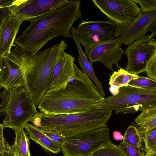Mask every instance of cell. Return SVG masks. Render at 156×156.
<instances>
[{
	"instance_id": "cell-10",
	"label": "cell",
	"mask_w": 156,
	"mask_h": 156,
	"mask_svg": "<svg viewBox=\"0 0 156 156\" xmlns=\"http://www.w3.org/2000/svg\"><path fill=\"white\" fill-rule=\"evenodd\" d=\"M156 20V10L148 13L141 12L131 22L116 26L114 37L121 44L129 45L136 40L147 42L146 35L151 25Z\"/></svg>"
},
{
	"instance_id": "cell-23",
	"label": "cell",
	"mask_w": 156,
	"mask_h": 156,
	"mask_svg": "<svg viewBox=\"0 0 156 156\" xmlns=\"http://www.w3.org/2000/svg\"><path fill=\"white\" fill-rule=\"evenodd\" d=\"M92 156H127L119 146L113 143L99 148L92 154Z\"/></svg>"
},
{
	"instance_id": "cell-28",
	"label": "cell",
	"mask_w": 156,
	"mask_h": 156,
	"mask_svg": "<svg viewBox=\"0 0 156 156\" xmlns=\"http://www.w3.org/2000/svg\"><path fill=\"white\" fill-rule=\"evenodd\" d=\"M140 6L141 12L148 13L156 10V0H133Z\"/></svg>"
},
{
	"instance_id": "cell-38",
	"label": "cell",
	"mask_w": 156,
	"mask_h": 156,
	"mask_svg": "<svg viewBox=\"0 0 156 156\" xmlns=\"http://www.w3.org/2000/svg\"><path fill=\"white\" fill-rule=\"evenodd\" d=\"M146 156L145 155V156Z\"/></svg>"
},
{
	"instance_id": "cell-17",
	"label": "cell",
	"mask_w": 156,
	"mask_h": 156,
	"mask_svg": "<svg viewBox=\"0 0 156 156\" xmlns=\"http://www.w3.org/2000/svg\"><path fill=\"white\" fill-rule=\"evenodd\" d=\"M24 128L29 138L39 144L47 152L57 154L62 151L61 144L51 140L44 133L41 129L33 123H28Z\"/></svg>"
},
{
	"instance_id": "cell-8",
	"label": "cell",
	"mask_w": 156,
	"mask_h": 156,
	"mask_svg": "<svg viewBox=\"0 0 156 156\" xmlns=\"http://www.w3.org/2000/svg\"><path fill=\"white\" fill-rule=\"evenodd\" d=\"M92 2L116 26L131 22L141 12L133 0H92Z\"/></svg>"
},
{
	"instance_id": "cell-2",
	"label": "cell",
	"mask_w": 156,
	"mask_h": 156,
	"mask_svg": "<svg viewBox=\"0 0 156 156\" xmlns=\"http://www.w3.org/2000/svg\"><path fill=\"white\" fill-rule=\"evenodd\" d=\"M80 0H67L48 12L30 21L29 27L16 39L19 46L33 54L50 40L58 37L72 39L70 30L73 23L82 19Z\"/></svg>"
},
{
	"instance_id": "cell-22",
	"label": "cell",
	"mask_w": 156,
	"mask_h": 156,
	"mask_svg": "<svg viewBox=\"0 0 156 156\" xmlns=\"http://www.w3.org/2000/svg\"><path fill=\"white\" fill-rule=\"evenodd\" d=\"M142 135L136 127L130 125L125 131L122 142L133 146L142 147Z\"/></svg>"
},
{
	"instance_id": "cell-26",
	"label": "cell",
	"mask_w": 156,
	"mask_h": 156,
	"mask_svg": "<svg viewBox=\"0 0 156 156\" xmlns=\"http://www.w3.org/2000/svg\"><path fill=\"white\" fill-rule=\"evenodd\" d=\"M128 85L147 88H156V81L147 77H140L131 80Z\"/></svg>"
},
{
	"instance_id": "cell-11",
	"label": "cell",
	"mask_w": 156,
	"mask_h": 156,
	"mask_svg": "<svg viewBox=\"0 0 156 156\" xmlns=\"http://www.w3.org/2000/svg\"><path fill=\"white\" fill-rule=\"evenodd\" d=\"M67 0H12L10 13L23 21L37 18L64 3Z\"/></svg>"
},
{
	"instance_id": "cell-33",
	"label": "cell",
	"mask_w": 156,
	"mask_h": 156,
	"mask_svg": "<svg viewBox=\"0 0 156 156\" xmlns=\"http://www.w3.org/2000/svg\"><path fill=\"white\" fill-rule=\"evenodd\" d=\"M147 42L154 45L156 48V33L153 35L148 36Z\"/></svg>"
},
{
	"instance_id": "cell-20",
	"label": "cell",
	"mask_w": 156,
	"mask_h": 156,
	"mask_svg": "<svg viewBox=\"0 0 156 156\" xmlns=\"http://www.w3.org/2000/svg\"><path fill=\"white\" fill-rule=\"evenodd\" d=\"M139 76L119 67L118 71H114L110 76L109 83L111 86L110 89H110V91L113 95L115 94L120 88L127 86L131 80Z\"/></svg>"
},
{
	"instance_id": "cell-1",
	"label": "cell",
	"mask_w": 156,
	"mask_h": 156,
	"mask_svg": "<svg viewBox=\"0 0 156 156\" xmlns=\"http://www.w3.org/2000/svg\"><path fill=\"white\" fill-rule=\"evenodd\" d=\"M75 75L64 88L48 90L37 106L41 112L58 115L97 110L105 98L94 83L75 64Z\"/></svg>"
},
{
	"instance_id": "cell-37",
	"label": "cell",
	"mask_w": 156,
	"mask_h": 156,
	"mask_svg": "<svg viewBox=\"0 0 156 156\" xmlns=\"http://www.w3.org/2000/svg\"><path fill=\"white\" fill-rule=\"evenodd\" d=\"M92 156V155H87V156Z\"/></svg>"
},
{
	"instance_id": "cell-15",
	"label": "cell",
	"mask_w": 156,
	"mask_h": 156,
	"mask_svg": "<svg viewBox=\"0 0 156 156\" xmlns=\"http://www.w3.org/2000/svg\"><path fill=\"white\" fill-rule=\"evenodd\" d=\"M0 88L24 87L23 74L19 66L5 57L0 56Z\"/></svg>"
},
{
	"instance_id": "cell-21",
	"label": "cell",
	"mask_w": 156,
	"mask_h": 156,
	"mask_svg": "<svg viewBox=\"0 0 156 156\" xmlns=\"http://www.w3.org/2000/svg\"><path fill=\"white\" fill-rule=\"evenodd\" d=\"M15 140L11 147L16 156H31L29 138L23 129L15 132Z\"/></svg>"
},
{
	"instance_id": "cell-31",
	"label": "cell",
	"mask_w": 156,
	"mask_h": 156,
	"mask_svg": "<svg viewBox=\"0 0 156 156\" xmlns=\"http://www.w3.org/2000/svg\"><path fill=\"white\" fill-rule=\"evenodd\" d=\"M4 128L3 124L0 125V153L1 154L3 153L6 149L5 146L6 144L8 143L6 142L3 134V131Z\"/></svg>"
},
{
	"instance_id": "cell-34",
	"label": "cell",
	"mask_w": 156,
	"mask_h": 156,
	"mask_svg": "<svg viewBox=\"0 0 156 156\" xmlns=\"http://www.w3.org/2000/svg\"><path fill=\"white\" fill-rule=\"evenodd\" d=\"M113 137L116 140H122L123 139V136L122 134L118 131H114L113 133Z\"/></svg>"
},
{
	"instance_id": "cell-19",
	"label": "cell",
	"mask_w": 156,
	"mask_h": 156,
	"mask_svg": "<svg viewBox=\"0 0 156 156\" xmlns=\"http://www.w3.org/2000/svg\"><path fill=\"white\" fill-rule=\"evenodd\" d=\"M139 126V132L142 135L144 133L156 127V105L146 108L135 119Z\"/></svg>"
},
{
	"instance_id": "cell-16",
	"label": "cell",
	"mask_w": 156,
	"mask_h": 156,
	"mask_svg": "<svg viewBox=\"0 0 156 156\" xmlns=\"http://www.w3.org/2000/svg\"><path fill=\"white\" fill-rule=\"evenodd\" d=\"M70 33L77 48L79 55L77 60L80 68V70L94 83L99 92L103 97L105 95L102 83L96 75L94 71L92 64L87 58L83 51L78 40L77 29L73 27L70 30Z\"/></svg>"
},
{
	"instance_id": "cell-12",
	"label": "cell",
	"mask_w": 156,
	"mask_h": 156,
	"mask_svg": "<svg viewBox=\"0 0 156 156\" xmlns=\"http://www.w3.org/2000/svg\"><path fill=\"white\" fill-rule=\"evenodd\" d=\"M156 48L148 42L136 40L128 45L124 51L127 59L125 69L138 75L145 72L147 64L155 52Z\"/></svg>"
},
{
	"instance_id": "cell-27",
	"label": "cell",
	"mask_w": 156,
	"mask_h": 156,
	"mask_svg": "<svg viewBox=\"0 0 156 156\" xmlns=\"http://www.w3.org/2000/svg\"><path fill=\"white\" fill-rule=\"evenodd\" d=\"M119 146L127 156H144L142 147L133 146L122 142Z\"/></svg>"
},
{
	"instance_id": "cell-18",
	"label": "cell",
	"mask_w": 156,
	"mask_h": 156,
	"mask_svg": "<svg viewBox=\"0 0 156 156\" xmlns=\"http://www.w3.org/2000/svg\"><path fill=\"white\" fill-rule=\"evenodd\" d=\"M116 25L112 22L107 21L82 20L77 29L78 32L90 33L108 37L114 34Z\"/></svg>"
},
{
	"instance_id": "cell-13",
	"label": "cell",
	"mask_w": 156,
	"mask_h": 156,
	"mask_svg": "<svg viewBox=\"0 0 156 156\" xmlns=\"http://www.w3.org/2000/svg\"><path fill=\"white\" fill-rule=\"evenodd\" d=\"M75 58L64 52L52 71L49 82V90L65 88L70 80L75 75Z\"/></svg>"
},
{
	"instance_id": "cell-35",
	"label": "cell",
	"mask_w": 156,
	"mask_h": 156,
	"mask_svg": "<svg viewBox=\"0 0 156 156\" xmlns=\"http://www.w3.org/2000/svg\"><path fill=\"white\" fill-rule=\"evenodd\" d=\"M148 31H151V35H153L156 33V20L151 25Z\"/></svg>"
},
{
	"instance_id": "cell-5",
	"label": "cell",
	"mask_w": 156,
	"mask_h": 156,
	"mask_svg": "<svg viewBox=\"0 0 156 156\" xmlns=\"http://www.w3.org/2000/svg\"><path fill=\"white\" fill-rule=\"evenodd\" d=\"M0 115L4 127L15 132L24 129L38 112L24 87L4 89L0 93Z\"/></svg>"
},
{
	"instance_id": "cell-14",
	"label": "cell",
	"mask_w": 156,
	"mask_h": 156,
	"mask_svg": "<svg viewBox=\"0 0 156 156\" xmlns=\"http://www.w3.org/2000/svg\"><path fill=\"white\" fill-rule=\"evenodd\" d=\"M23 21L11 13L0 21V56L4 57L10 53Z\"/></svg>"
},
{
	"instance_id": "cell-3",
	"label": "cell",
	"mask_w": 156,
	"mask_h": 156,
	"mask_svg": "<svg viewBox=\"0 0 156 156\" xmlns=\"http://www.w3.org/2000/svg\"><path fill=\"white\" fill-rule=\"evenodd\" d=\"M67 46L66 42L62 40L33 54L17 46L10 53L4 56L20 67L23 74L24 87L36 106L39 105L49 90L52 71Z\"/></svg>"
},
{
	"instance_id": "cell-9",
	"label": "cell",
	"mask_w": 156,
	"mask_h": 156,
	"mask_svg": "<svg viewBox=\"0 0 156 156\" xmlns=\"http://www.w3.org/2000/svg\"><path fill=\"white\" fill-rule=\"evenodd\" d=\"M122 44L113 35L108 39L93 43L84 48L85 54L93 63L101 62L108 69L113 71L115 65L118 69V62L124 54Z\"/></svg>"
},
{
	"instance_id": "cell-32",
	"label": "cell",
	"mask_w": 156,
	"mask_h": 156,
	"mask_svg": "<svg viewBox=\"0 0 156 156\" xmlns=\"http://www.w3.org/2000/svg\"><path fill=\"white\" fill-rule=\"evenodd\" d=\"M7 148L6 150L3 153L1 154V156H16L15 154L13 152L11 146L8 144H5Z\"/></svg>"
},
{
	"instance_id": "cell-30",
	"label": "cell",
	"mask_w": 156,
	"mask_h": 156,
	"mask_svg": "<svg viewBox=\"0 0 156 156\" xmlns=\"http://www.w3.org/2000/svg\"><path fill=\"white\" fill-rule=\"evenodd\" d=\"M44 133L51 140L61 145L66 138L64 136L54 132L42 130Z\"/></svg>"
},
{
	"instance_id": "cell-36",
	"label": "cell",
	"mask_w": 156,
	"mask_h": 156,
	"mask_svg": "<svg viewBox=\"0 0 156 156\" xmlns=\"http://www.w3.org/2000/svg\"><path fill=\"white\" fill-rule=\"evenodd\" d=\"M146 156H156V152L150 154H146Z\"/></svg>"
},
{
	"instance_id": "cell-7",
	"label": "cell",
	"mask_w": 156,
	"mask_h": 156,
	"mask_svg": "<svg viewBox=\"0 0 156 156\" xmlns=\"http://www.w3.org/2000/svg\"><path fill=\"white\" fill-rule=\"evenodd\" d=\"M110 130L103 127L66 138L61 144L63 156L92 155L101 147L112 143Z\"/></svg>"
},
{
	"instance_id": "cell-4",
	"label": "cell",
	"mask_w": 156,
	"mask_h": 156,
	"mask_svg": "<svg viewBox=\"0 0 156 156\" xmlns=\"http://www.w3.org/2000/svg\"><path fill=\"white\" fill-rule=\"evenodd\" d=\"M112 111L98 109L83 113L52 115L39 112L31 122L42 130L62 135L66 138L107 127Z\"/></svg>"
},
{
	"instance_id": "cell-24",
	"label": "cell",
	"mask_w": 156,
	"mask_h": 156,
	"mask_svg": "<svg viewBox=\"0 0 156 156\" xmlns=\"http://www.w3.org/2000/svg\"><path fill=\"white\" fill-rule=\"evenodd\" d=\"M146 154L156 152V127L142 135Z\"/></svg>"
},
{
	"instance_id": "cell-25",
	"label": "cell",
	"mask_w": 156,
	"mask_h": 156,
	"mask_svg": "<svg viewBox=\"0 0 156 156\" xmlns=\"http://www.w3.org/2000/svg\"><path fill=\"white\" fill-rule=\"evenodd\" d=\"M77 36L80 44L84 48L93 43L106 40L110 37L90 33L78 32V31Z\"/></svg>"
},
{
	"instance_id": "cell-6",
	"label": "cell",
	"mask_w": 156,
	"mask_h": 156,
	"mask_svg": "<svg viewBox=\"0 0 156 156\" xmlns=\"http://www.w3.org/2000/svg\"><path fill=\"white\" fill-rule=\"evenodd\" d=\"M156 105V88L129 85L120 88L118 92L104 98L98 104V109L114 111L117 114L134 113Z\"/></svg>"
},
{
	"instance_id": "cell-29",
	"label": "cell",
	"mask_w": 156,
	"mask_h": 156,
	"mask_svg": "<svg viewBox=\"0 0 156 156\" xmlns=\"http://www.w3.org/2000/svg\"><path fill=\"white\" fill-rule=\"evenodd\" d=\"M145 72L149 77L156 81V50L154 55L148 62Z\"/></svg>"
}]
</instances>
